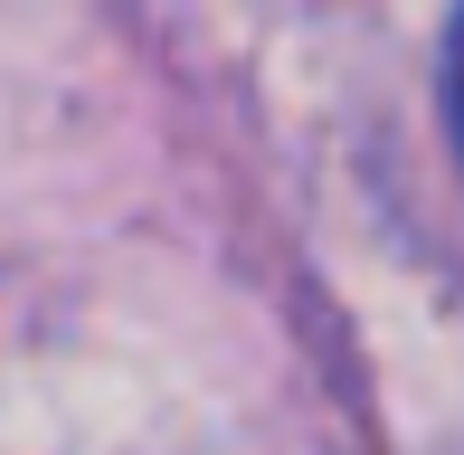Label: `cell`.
Listing matches in <instances>:
<instances>
[{
	"label": "cell",
	"mask_w": 464,
	"mask_h": 455,
	"mask_svg": "<svg viewBox=\"0 0 464 455\" xmlns=\"http://www.w3.org/2000/svg\"><path fill=\"white\" fill-rule=\"evenodd\" d=\"M455 114H464V29H455Z\"/></svg>",
	"instance_id": "obj_1"
}]
</instances>
